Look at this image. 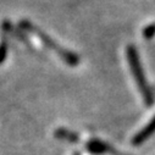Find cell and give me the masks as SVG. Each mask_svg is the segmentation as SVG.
I'll return each instance as SVG.
<instances>
[{
    "mask_svg": "<svg viewBox=\"0 0 155 155\" xmlns=\"http://www.w3.org/2000/svg\"><path fill=\"white\" fill-rule=\"evenodd\" d=\"M6 56V44L3 43L2 47H0V61H3Z\"/></svg>",
    "mask_w": 155,
    "mask_h": 155,
    "instance_id": "cell-7",
    "label": "cell"
},
{
    "mask_svg": "<svg viewBox=\"0 0 155 155\" xmlns=\"http://www.w3.org/2000/svg\"><path fill=\"white\" fill-rule=\"evenodd\" d=\"M20 26H21L23 29H26L27 32L34 33V34L41 39V42H42L48 49H50V50H53L54 53H56L67 65H70V66H77V65L80 64V59H78V56H77L76 54H73V53H71V51H68V50L61 48L60 45H58L49 35H47L44 32H42L38 27L33 26V25L29 23L28 21H21Z\"/></svg>",
    "mask_w": 155,
    "mask_h": 155,
    "instance_id": "cell-2",
    "label": "cell"
},
{
    "mask_svg": "<svg viewBox=\"0 0 155 155\" xmlns=\"http://www.w3.org/2000/svg\"><path fill=\"white\" fill-rule=\"evenodd\" d=\"M87 149L89 153L92 154H97V155H100V154H112V155H125V154H121L119 153L116 149H114L112 147H110L109 144L101 142V140H98V139H93V140H89L87 143Z\"/></svg>",
    "mask_w": 155,
    "mask_h": 155,
    "instance_id": "cell-3",
    "label": "cell"
},
{
    "mask_svg": "<svg viewBox=\"0 0 155 155\" xmlns=\"http://www.w3.org/2000/svg\"><path fill=\"white\" fill-rule=\"evenodd\" d=\"M127 60H128V64H130V67L132 70L133 77H134L136 83H137V86L140 91V94L143 97V100H144L145 105L151 106L154 104V97H153V93H151L150 88L147 84V80H145V76L143 73V68H142L137 50L132 45L127 47Z\"/></svg>",
    "mask_w": 155,
    "mask_h": 155,
    "instance_id": "cell-1",
    "label": "cell"
},
{
    "mask_svg": "<svg viewBox=\"0 0 155 155\" xmlns=\"http://www.w3.org/2000/svg\"><path fill=\"white\" fill-rule=\"evenodd\" d=\"M155 133V116L151 119V121L147 125V126H144L134 137H133V139H132V144L133 145H140V144H143L149 137H151L153 134Z\"/></svg>",
    "mask_w": 155,
    "mask_h": 155,
    "instance_id": "cell-4",
    "label": "cell"
},
{
    "mask_svg": "<svg viewBox=\"0 0 155 155\" xmlns=\"http://www.w3.org/2000/svg\"><path fill=\"white\" fill-rule=\"evenodd\" d=\"M74 155H81V154H80V153H76V154H74Z\"/></svg>",
    "mask_w": 155,
    "mask_h": 155,
    "instance_id": "cell-8",
    "label": "cell"
},
{
    "mask_svg": "<svg viewBox=\"0 0 155 155\" xmlns=\"http://www.w3.org/2000/svg\"><path fill=\"white\" fill-rule=\"evenodd\" d=\"M55 137L59 139H62V140H67L70 143H78V140H80L78 134L67 130V128H58L55 131Z\"/></svg>",
    "mask_w": 155,
    "mask_h": 155,
    "instance_id": "cell-5",
    "label": "cell"
},
{
    "mask_svg": "<svg viewBox=\"0 0 155 155\" xmlns=\"http://www.w3.org/2000/svg\"><path fill=\"white\" fill-rule=\"evenodd\" d=\"M154 34H155V26H149V27H147L144 29V37L148 38V39L151 38Z\"/></svg>",
    "mask_w": 155,
    "mask_h": 155,
    "instance_id": "cell-6",
    "label": "cell"
}]
</instances>
